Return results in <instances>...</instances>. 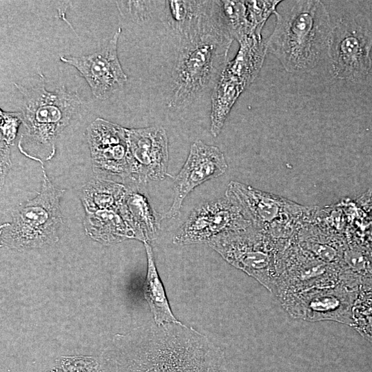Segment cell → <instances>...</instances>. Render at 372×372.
Masks as SVG:
<instances>
[{"label":"cell","instance_id":"cell-18","mask_svg":"<svg viewBox=\"0 0 372 372\" xmlns=\"http://www.w3.org/2000/svg\"><path fill=\"white\" fill-rule=\"evenodd\" d=\"M126 192V185L97 176L81 187L79 198L85 211H118Z\"/></svg>","mask_w":372,"mask_h":372},{"label":"cell","instance_id":"cell-17","mask_svg":"<svg viewBox=\"0 0 372 372\" xmlns=\"http://www.w3.org/2000/svg\"><path fill=\"white\" fill-rule=\"evenodd\" d=\"M83 227L88 236L103 245L136 239L133 228L114 210L85 211Z\"/></svg>","mask_w":372,"mask_h":372},{"label":"cell","instance_id":"cell-5","mask_svg":"<svg viewBox=\"0 0 372 372\" xmlns=\"http://www.w3.org/2000/svg\"><path fill=\"white\" fill-rule=\"evenodd\" d=\"M40 191L32 199L16 209L10 222L0 227L1 246L19 251L52 245L59 240L63 224L60 200L65 190L51 183L42 161Z\"/></svg>","mask_w":372,"mask_h":372},{"label":"cell","instance_id":"cell-15","mask_svg":"<svg viewBox=\"0 0 372 372\" xmlns=\"http://www.w3.org/2000/svg\"><path fill=\"white\" fill-rule=\"evenodd\" d=\"M130 152L137 183L161 180L167 174L168 138L161 126L126 128Z\"/></svg>","mask_w":372,"mask_h":372},{"label":"cell","instance_id":"cell-6","mask_svg":"<svg viewBox=\"0 0 372 372\" xmlns=\"http://www.w3.org/2000/svg\"><path fill=\"white\" fill-rule=\"evenodd\" d=\"M225 196L243 209L252 227L287 245L294 243L313 208L236 181L228 183Z\"/></svg>","mask_w":372,"mask_h":372},{"label":"cell","instance_id":"cell-3","mask_svg":"<svg viewBox=\"0 0 372 372\" xmlns=\"http://www.w3.org/2000/svg\"><path fill=\"white\" fill-rule=\"evenodd\" d=\"M274 29L266 41L267 52L291 73L307 72L327 52L332 30L321 1H280L274 12Z\"/></svg>","mask_w":372,"mask_h":372},{"label":"cell","instance_id":"cell-14","mask_svg":"<svg viewBox=\"0 0 372 372\" xmlns=\"http://www.w3.org/2000/svg\"><path fill=\"white\" fill-rule=\"evenodd\" d=\"M227 169L225 155L218 147L200 140L194 141L185 164L175 178L174 198L166 216L176 218L184 199L194 188L222 176Z\"/></svg>","mask_w":372,"mask_h":372},{"label":"cell","instance_id":"cell-13","mask_svg":"<svg viewBox=\"0 0 372 372\" xmlns=\"http://www.w3.org/2000/svg\"><path fill=\"white\" fill-rule=\"evenodd\" d=\"M121 33L119 27L103 48L80 56H61L60 60L75 68L85 79L92 94L103 101L122 88L127 76L121 65L117 44Z\"/></svg>","mask_w":372,"mask_h":372},{"label":"cell","instance_id":"cell-12","mask_svg":"<svg viewBox=\"0 0 372 372\" xmlns=\"http://www.w3.org/2000/svg\"><path fill=\"white\" fill-rule=\"evenodd\" d=\"M357 291L343 284L287 293L280 300L293 317L309 321L334 320L352 323L353 303Z\"/></svg>","mask_w":372,"mask_h":372},{"label":"cell","instance_id":"cell-19","mask_svg":"<svg viewBox=\"0 0 372 372\" xmlns=\"http://www.w3.org/2000/svg\"><path fill=\"white\" fill-rule=\"evenodd\" d=\"M147 254V269L143 286L144 296L158 325L179 322L174 316L167 300L163 285L156 270L152 249L148 242H144Z\"/></svg>","mask_w":372,"mask_h":372},{"label":"cell","instance_id":"cell-9","mask_svg":"<svg viewBox=\"0 0 372 372\" xmlns=\"http://www.w3.org/2000/svg\"><path fill=\"white\" fill-rule=\"evenodd\" d=\"M372 30L354 19L338 21L332 28L327 53L334 76L359 83L369 74L372 61Z\"/></svg>","mask_w":372,"mask_h":372},{"label":"cell","instance_id":"cell-4","mask_svg":"<svg viewBox=\"0 0 372 372\" xmlns=\"http://www.w3.org/2000/svg\"><path fill=\"white\" fill-rule=\"evenodd\" d=\"M45 80L39 71L21 83H14L22 96L20 112L26 130L18 145H30L36 151L32 159L37 161L53 157L58 137L83 107L76 91L65 86L49 91Z\"/></svg>","mask_w":372,"mask_h":372},{"label":"cell","instance_id":"cell-10","mask_svg":"<svg viewBox=\"0 0 372 372\" xmlns=\"http://www.w3.org/2000/svg\"><path fill=\"white\" fill-rule=\"evenodd\" d=\"M252 227L242 207L226 196L209 201L195 208L173 238L176 245L208 242L228 232L247 230Z\"/></svg>","mask_w":372,"mask_h":372},{"label":"cell","instance_id":"cell-2","mask_svg":"<svg viewBox=\"0 0 372 372\" xmlns=\"http://www.w3.org/2000/svg\"><path fill=\"white\" fill-rule=\"evenodd\" d=\"M233 40L219 2L214 14L194 34L178 41L169 107H186L214 88L227 64Z\"/></svg>","mask_w":372,"mask_h":372},{"label":"cell","instance_id":"cell-21","mask_svg":"<svg viewBox=\"0 0 372 372\" xmlns=\"http://www.w3.org/2000/svg\"><path fill=\"white\" fill-rule=\"evenodd\" d=\"M222 16L234 39L238 42L256 34L247 19L246 1H220Z\"/></svg>","mask_w":372,"mask_h":372},{"label":"cell","instance_id":"cell-7","mask_svg":"<svg viewBox=\"0 0 372 372\" xmlns=\"http://www.w3.org/2000/svg\"><path fill=\"white\" fill-rule=\"evenodd\" d=\"M207 243L229 264L252 276L274 293L288 247L253 227L245 231L220 234Z\"/></svg>","mask_w":372,"mask_h":372},{"label":"cell","instance_id":"cell-1","mask_svg":"<svg viewBox=\"0 0 372 372\" xmlns=\"http://www.w3.org/2000/svg\"><path fill=\"white\" fill-rule=\"evenodd\" d=\"M121 341L105 372H229L222 349L180 322L136 330Z\"/></svg>","mask_w":372,"mask_h":372},{"label":"cell","instance_id":"cell-8","mask_svg":"<svg viewBox=\"0 0 372 372\" xmlns=\"http://www.w3.org/2000/svg\"><path fill=\"white\" fill-rule=\"evenodd\" d=\"M238 43L236 56L227 63L212 91L210 132L215 137L220 133L238 97L257 77L267 52L262 34Z\"/></svg>","mask_w":372,"mask_h":372},{"label":"cell","instance_id":"cell-16","mask_svg":"<svg viewBox=\"0 0 372 372\" xmlns=\"http://www.w3.org/2000/svg\"><path fill=\"white\" fill-rule=\"evenodd\" d=\"M140 185L133 182L126 185L127 192L118 212L133 228L136 240L149 243L158 235L161 218Z\"/></svg>","mask_w":372,"mask_h":372},{"label":"cell","instance_id":"cell-20","mask_svg":"<svg viewBox=\"0 0 372 372\" xmlns=\"http://www.w3.org/2000/svg\"><path fill=\"white\" fill-rule=\"evenodd\" d=\"M1 136H0V157H1V185L3 184L5 177L11 167L10 149L14 143L19 128L23 123L20 112H6L1 109Z\"/></svg>","mask_w":372,"mask_h":372},{"label":"cell","instance_id":"cell-11","mask_svg":"<svg viewBox=\"0 0 372 372\" xmlns=\"http://www.w3.org/2000/svg\"><path fill=\"white\" fill-rule=\"evenodd\" d=\"M86 136L92 170L98 176H117L135 182L125 127L97 118L87 127Z\"/></svg>","mask_w":372,"mask_h":372},{"label":"cell","instance_id":"cell-22","mask_svg":"<svg viewBox=\"0 0 372 372\" xmlns=\"http://www.w3.org/2000/svg\"><path fill=\"white\" fill-rule=\"evenodd\" d=\"M59 372H101L92 358L81 356L66 357L59 363Z\"/></svg>","mask_w":372,"mask_h":372}]
</instances>
